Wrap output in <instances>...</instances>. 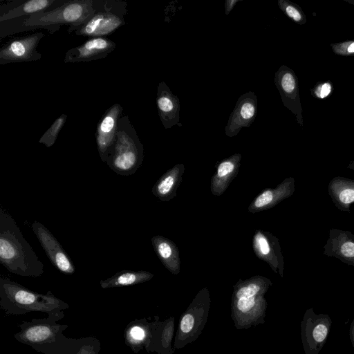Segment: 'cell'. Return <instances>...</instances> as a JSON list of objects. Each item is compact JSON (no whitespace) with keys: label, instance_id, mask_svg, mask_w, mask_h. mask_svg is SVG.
<instances>
[{"label":"cell","instance_id":"d4e9b609","mask_svg":"<svg viewBox=\"0 0 354 354\" xmlns=\"http://www.w3.org/2000/svg\"><path fill=\"white\" fill-rule=\"evenodd\" d=\"M194 323V317L192 315H185L180 323L181 330L184 333H189L193 328Z\"/></svg>","mask_w":354,"mask_h":354},{"label":"cell","instance_id":"ba28073f","mask_svg":"<svg viewBox=\"0 0 354 354\" xmlns=\"http://www.w3.org/2000/svg\"><path fill=\"white\" fill-rule=\"evenodd\" d=\"M274 82L283 105L294 113L297 122L302 126V108L299 93L298 79L295 72L289 67L282 65L275 73Z\"/></svg>","mask_w":354,"mask_h":354},{"label":"cell","instance_id":"52a82bcc","mask_svg":"<svg viewBox=\"0 0 354 354\" xmlns=\"http://www.w3.org/2000/svg\"><path fill=\"white\" fill-rule=\"evenodd\" d=\"M31 227L51 263L64 274H73L75 268L73 261L49 230L37 221Z\"/></svg>","mask_w":354,"mask_h":354},{"label":"cell","instance_id":"8992f818","mask_svg":"<svg viewBox=\"0 0 354 354\" xmlns=\"http://www.w3.org/2000/svg\"><path fill=\"white\" fill-rule=\"evenodd\" d=\"M332 324L327 315H316L308 309L302 324V337L306 354H318L323 347Z\"/></svg>","mask_w":354,"mask_h":354},{"label":"cell","instance_id":"e0dca14e","mask_svg":"<svg viewBox=\"0 0 354 354\" xmlns=\"http://www.w3.org/2000/svg\"><path fill=\"white\" fill-rule=\"evenodd\" d=\"M151 276V274L145 271L123 270L110 278L101 280L100 283L103 288L127 286L143 282Z\"/></svg>","mask_w":354,"mask_h":354},{"label":"cell","instance_id":"d6986e66","mask_svg":"<svg viewBox=\"0 0 354 354\" xmlns=\"http://www.w3.org/2000/svg\"><path fill=\"white\" fill-rule=\"evenodd\" d=\"M278 6L281 11L293 21L304 24L306 18L301 8L288 0H278Z\"/></svg>","mask_w":354,"mask_h":354},{"label":"cell","instance_id":"cb8c5ba5","mask_svg":"<svg viewBox=\"0 0 354 354\" xmlns=\"http://www.w3.org/2000/svg\"><path fill=\"white\" fill-rule=\"evenodd\" d=\"M254 304L255 298L254 296L251 297H243L239 299L237 307L241 312L246 313L254 307Z\"/></svg>","mask_w":354,"mask_h":354},{"label":"cell","instance_id":"4dcf8cb0","mask_svg":"<svg viewBox=\"0 0 354 354\" xmlns=\"http://www.w3.org/2000/svg\"><path fill=\"white\" fill-rule=\"evenodd\" d=\"M353 157H354V155H353Z\"/></svg>","mask_w":354,"mask_h":354},{"label":"cell","instance_id":"5b68a950","mask_svg":"<svg viewBox=\"0 0 354 354\" xmlns=\"http://www.w3.org/2000/svg\"><path fill=\"white\" fill-rule=\"evenodd\" d=\"M44 35L37 32L10 40L0 49V64L39 60L41 55L37 48Z\"/></svg>","mask_w":354,"mask_h":354},{"label":"cell","instance_id":"30bf717a","mask_svg":"<svg viewBox=\"0 0 354 354\" xmlns=\"http://www.w3.org/2000/svg\"><path fill=\"white\" fill-rule=\"evenodd\" d=\"M257 114V97L249 91L241 95L230 115L225 133L229 137L236 136L241 129L249 127Z\"/></svg>","mask_w":354,"mask_h":354},{"label":"cell","instance_id":"f1b7e54d","mask_svg":"<svg viewBox=\"0 0 354 354\" xmlns=\"http://www.w3.org/2000/svg\"><path fill=\"white\" fill-rule=\"evenodd\" d=\"M350 337H351V339L353 346L354 347V319L352 322L351 328H350Z\"/></svg>","mask_w":354,"mask_h":354},{"label":"cell","instance_id":"7a4b0ae2","mask_svg":"<svg viewBox=\"0 0 354 354\" xmlns=\"http://www.w3.org/2000/svg\"><path fill=\"white\" fill-rule=\"evenodd\" d=\"M0 262L10 272L38 277L44 265L24 238L12 216L0 208Z\"/></svg>","mask_w":354,"mask_h":354},{"label":"cell","instance_id":"5bb4252c","mask_svg":"<svg viewBox=\"0 0 354 354\" xmlns=\"http://www.w3.org/2000/svg\"><path fill=\"white\" fill-rule=\"evenodd\" d=\"M328 191L338 209L350 212V206L354 203V180L342 176L334 177L329 182Z\"/></svg>","mask_w":354,"mask_h":354},{"label":"cell","instance_id":"603a6c76","mask_svg":"<svg viewBox=\"0 0 354 354\" xmlns=\"http://www.w3.org/2000/svg\"><path fill=\"white\" fill-rule=\"evenodd\" d=\"M260 290V287L254 283L250 284L239 290L236 297L239 299L243 297H251L254 296Z\"/></svg>","mask_w":354,"mask_h":354},{"label":"cell","instance_id":"83f0119b","mask_svg":"<svg viewBox=\"0 0 354 354\" xmlns=\"http://www.w3.org/2000/svg\"><path fill=\"white\" fill-rule=\"evenodd\" d=\"M242 0H225L224 3V8H225V15H228L230 12L232 10V9L234 8L236 4L241 1Z\"/></svg>","mask_w":354,"mask_h":354},{"label":"cell","instance_id":"3957f363","mask_svg":"<svg viewBox=\"0 0 354 354\" xmlns=\"http://www.w3.org/2000/svg\"><path fill=\"white\" fill-rule=\"evenodd\" d=\"M143 158V145L129 116H121L118 122L115 141L106 163L117 174L130 176L140 167Z\"/></svg>","mask_w":354,"mask_h":354},{"label":"cell","instance_id":"484cf974","mask_svg":"<svg viewBox=\"0 0 354 354\" xmlns=\"http://www.w3.org/2000/svg\"><path fill=\"white\" fill-rule=\"evenodd\" d=\"M330 85L328 83H325L319 84V86L316 88L315 94L317 97L323 98L327 96L330 93Z\"/></svg>","mask_w":354,"mask_h":354},{"label":"cell","instance_id":"2e32d148","mask_svg":"<svg viewBox=\"0 0 354 354\" xmlns=\"http://www.w3.org/2000/svg\"><path fill=\"white\" fill-rule=\"evenodd\" d=\"M295 191V179L286 178L275 189H268L257 197L254 205L257 208L274 205L284 198L290 197Z\"/></svg>","mask_w":354,"mask_h":354},{"label":"cell","instance_id":"ffe728a7","mask_svg":"<svg viewBox=\"0 0 354 354\" xmlns=\"http://www.w3.org/2000/svg\"><path fill=\"white\" fill-rule=\"evenodd\" d=\"M52 335L51 329L44 325L34 326L28 328L24 334V337L29 342H41L46 340Z\"/></svg>","mask_w":354,"mask_h":354},{"label":"cell","instance_id":"8fae6325","mask_svg":"<svg viewBox=\"0 0 354 354\" xmlns=\"http://www.w3.org/2000/svg\"><path fill=\"white\" fill-rule=\"evenodd\" d=\"M116 44L105 37H91L82 44L68 50L64 63L88 62L101 59L115 50Z\"/></svg>","mask_w":354,"mask_h":354},{"label":"cell","instance_id":"7c38bea8","mask_svg":"<svg viewBox=\"0 0 354 354\" xmlns=\"http://www.w3.org/2000/svg\"><path fill=\"white\" fill-rule=\"evenodd\" d=\"M323 254L354 266V234L348 230L331 228Z\"/></svg>","mask_w":354,"mask_h":354},{"label":"cell","instance_id":"4316f807","mask_svg":"<svg viewBox=\"0 0 354 354\" xmlns=\"http://www.w3.org/2000/svg\"><path fill=\"white\" fill-rule=\"evenodd\" d=\"M130 334L131 337L137 340H141L145 337V332L142 328L139 326H134L131 329Z\"/></svg>","mask_w":354,"mask_h":354},{"label":"cell","instance_id":"9a60e30c","mask_svg":"<svg viewBox=\"0 0 354 354\" xmlns=\"http://www.w3.org/2000/svg\"><path fill=\"white\" fill-rule=\"evenodd\" d=\"M64 0H30L22 1L21 4L10 7L0 13V22L27 17L50 10Z\"/></svg>","mask_w":354,"mask_h":354},{"label":"cell","instance_id":"6da1fadb","mask_svg":"<svg viewBox=\"0 0 354 354\" xmlns=\"http://www.w3.org/2000/svg\"><path fill=\"white\" fill-rule=\"evenodd\" d=\"M97 5L98 0H64L46 11L0 22V38L36 29L53 34L64 25L68 26L71 33L94 13Z\"/></svg>","mask_w":354,"mask_h":354},{"label":"cell","instance_id":"44dd1931","mask_svg":"<svg viewBox=\"0 0 354 354\" xmlns=\"http://www.w3.org/2000/svg\"><path fill=\"white\" fill-rule=\"evenodd\" d=\"M175 183V178L171 174L165 175L153 187L152 192L158 198L163 199L171 191Z\"/></svg>","mask_w":354,"mask_h":354},{"label":"cell","instance_id":"7402d4cb","mask_svg":"<svg viewBox=\"0 0 354 354\" xmlns=\"http://www.w3.org/2000/svg\"><path fill=\"white\" fill-rule=\"evenodd\" d=\"M330 46L333 51L338 55H354V41H346L340 43L331 44Z\"/></svg>","mask_w":354,"mask_h":354},{"label":"cell","instance_id":"277c9868","mask_svg":"<svg viewBox=\"0 0 354 354\" xmlns=\"http://www.w3.org/2000/svg\"><path fill=\"white\" fill-rule=\"evenodd\" d=\"M127 3L119 0H98L94 13L74 32L78 36L102 37L113 33L126 24Z\"/></svg>","mask_w":354,"mask_h":354},{"label":"cell","instance_id":"9c48e42d","mask_svg":"<svg viewBox=\"0 0 354 354\" xmlns=\"http://www.w3.org/2000/svg\"><path fill=\"white\" fill-rule=\"evenodd\" d=\"M122 110L120 104H113L103 114L96 127L97 151L100 159L105 163L115 141L118 122Z\"/></svg>","mask_w":354,"mask_h":354},{"label":"cell","instance_id":"f546056e","mask_svg":"<svg viewBox=\"0 0 354 354\" xmlns=\"http://www.w3.org/2000/svg\"><path fill=\"white\" fill-rule=\"evenodd\" d=\"M347 167H348V169L354 170V160L351 161Z\"/></svg>","mask_w":354,"mask_h":354},{"label":"cell","instance_id":"4fadbf2b","mask_svg":"<svg viewBox=\"0 0 354 354\" xmlns=\"http://www.w3.org/2000/svg\"><path fill=\"white\" fill-rule=\"evenodd\" d=\"M156 105L163 127L170 129L174 125L182 127L180 122V100L165 82L157 87Z\"/></svg>","mask_w":354,"mask_h":354},{"label":"cell","instance_id":"ac0fdd59","mask_svg":"<svg viewBox=\"0 0 354 354\" xmlns=\"http://www.w3.org/2000/svg\"><path fill=\"white\" fill-rule=\"evenodd\" d=\"M66 119L67 115L66 114H62L59 116L41 136L39 140V142L45 145L48 148L52 147L55 144L61 129L66 121Z\"/></svg>","mask_w":354,"mask_h":354}]
</instances>
